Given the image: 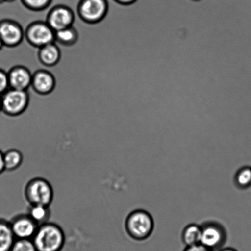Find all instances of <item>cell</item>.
I'll list each match as a JSON object with an SVG mask.
<instances>
[{"label":"cell","mask_w":251,"mask_h":251,"mask_svg":"<svg viewBox=\"0 0 251 251\" xmlns=\"http://www.w3.org/2000/svg\"><path fill=\"white\" fill-rule=\"evenodd\" d=\"M55 80L50 73L39 70L33 74L31 87L34 92L41 95L49 94L55 88Z\"/></svg>","instance_id":"cell-11"},{"label":"cell","mask_w":251,"mask_h":251,"mask_svg":"<svg viewBox=\"0 0 251 251\" xmlns=\"http://www.w3.org/2000/svg\"><path fill=\"white\" fill-rule=\"evenodd\" d=\"M234 183L238 189H247L251 186V167H241L236 172L234 176Z\"/></svg>","instance_id":"cell-17"},{"label":"cell","mask_w":251,"mask_h":251,"mask_svg":"<svg viewBox=\"0 0 251 251\" xmlns=\"http://www.w3.org/2000/svg\"><path fill=\"white\" fill-rule=\"evenodd\" d=\"M4 45L3 42H2L1 37H0V51L2 50V49L4 48Z\"/></svg>","instance_id":"cell-26"},{"label":"cell","mask_w":251,"mask_h":251,"mask_svg":"<svg viewBox=\"0 0 251 251\" xmlns=\"http://www.w3.org/2000/svg\"><path fill=\"white\" fill-rule=\"evenodd\" d=\"M108 6V0H78L77 9L83 21L96 23L104 18Z\"/></svg>","instance_id":"cell-7"},{"label":"cell","mask_w":251,"mask_h":251,"mask_svg":"<svg viewBox=\"0 0 251 251\" xmlns=\"http://www.w3.org/2000/svg\"><path fill=\"white\" fill-rule=\"evenodd\" d=\"M9 223L16 239L32 240L39 226L27 213L12 216Z\"/></svg>","instance_id":"cell-8"},{"label":"cell","mask_w":251,"mask_h":251,"mask_svg":"<svg viewBox=\"0 0 251 251\" xmlns=\"http://www.w3.org/2000/svg\"><path fill=\"white\" fill-rule=\"evenodd\" d=\"M55 40L54 43H58L63 45H72L77 39V33L73 26L56 31Z\"/></svg>","instance_id":"cell-18"},{"label":"cell","mask_w":251,"mask_h":251,"mask_svg":"<svg viewBox=\"0 0 251 251\" xmlns=\"http://www.w3.org/2000/svg\"><path fill=\"white\" fill-rule=\"evenodd\" d=\"M24 156L19 150L11 148L4 152L5 171L12 172L17 171L22 166Z\"/></svg>","instance_id":"cell-15"},{"label":"cell","mask_w":251,"mask_h":251,"mask_svg":"<svg viewBox=\"0 0 251 251\" xmlns=\"http://www.w3.org/2000/svg\"><path fill=\"white\" fill-rule=\"evenodd\" d=\"M24 195L29 205L50 206L54 199V191L50 182L41 177H36L26 183Z\"/></svg>","instance_id":"cell-3"},{"label":"cell","mask_w":251,"mask_h":251,"mask_svg":"<svg viewBox=\"0 0 251 251\" xmlns=\"http://www.w3.org/2000/svg\"><path fill=\"white\" fill-rule=\"evenodd\" d=\"M8 75L6 71L0 68V96L9 89Z\"/></svg>","instance_id":"cell-21"},{"label":"cell","mask_w":251,"mask_h":251,"mask_svg":"<svg viewBox=\"0 0 251 251\" xmlns=\"http://www.w3.org/2000/svg\"><path fill=\"white\" fill-rule=\"evenodd\" d=\"M0 37L4 46L12 48L23 41L25 31L17 22L9 19L0 20Z\"/></svg>","instance_id":"cell-9"},{"label":"cell","mask_w":251,"mask_h":251,"mask_svg":"<svg viewBox=\"0 0 251 251\" xmlns=\"http://www.w3.org/2000/svg\"><path fill=\"white\" fill-rule=\"evenodd\" d=\"M32 240L38 251H61L65 243L63 228L53 223L38 226Z\"/></svg>","instance_id":"cell-1"},{"label":"cell","mask_w":251,"mask_h":251,"mask_svg":"<svg viewBox=\"0 0 251 251\" xmlns=\"http://www.w3.org/2000/svg\"><path fill=\"white\" fill-rule=\"evenodd\" d=\"M16 240L9 221L0 220V251H11Z\"/></svg>","instance_id":"cell-14"},{"label":"cell","mask_w":251,"mask_h":251,"mask_svg":"<svg viewBox=\"0 0 251 251\" xmlns=\"http://www.w3.org/2000/svg\"><path fill=\"white\" fill-rule=\"evenodd\" d=\"M115 2L122 5H130L134 4L137 0H114Z\"/></svg>","instance_id":"cell-24"},{"label":"cell","mask_w":251,"mask_h":251,"mask_svg":"<svg viewBox=\"0 0 251 251\" xmlns=\"http://www.w3.org/2000/svg\"><path fill=\"white\" fill-rule=\"evenodd\" d=\"M27 214L38 226L49 223L51 218L50 206L29 205Z\"/></svg>","instance_id":"cell-16"},{"label":"cell","mask_w":251,"mask_h":251,"mask_svg":"<svg viewBox=\"0 0 251 251\" xmlns=\"http://www.w3.org/2000/svg\"><path fill=\"white\" fill-rule=\"evenodd\" d=\"M201 226V244L212 251L222 249L227 237L225 227L220 223L214 221H206Z\"/></svg>","instance_id":"cell-4"},{"label":"cell","mask_w":251,"mask_h":251,"mask_svg":"<svg viewBox=\"0 0 251 251\" xmlns=\"http://www.w3.org/2000/svg\"><path fill=\"white\" fill-rule=\"evenodd\" d=\"M2 112V98L1 96H0V113Z\"/></svg>","instance_id":"cell-27"},{"label":"cell","mask_w":251,"mask_h":251,"mask_svg":"<svg viewBox=\"0 0 251 251\" xmlns=\"http://www.w3.org/2000/svg\"><path fill=\"white\" fill-rule=\"evenodd\" d=\"M25 37L32 46L41 48L55 42V33L46 22H36L27 27Z\"/></svg>","instance_id":"cell-6"},{"label":"cell","mask_w":251,"mask_h":251,"mask_svg":"<svg viewBox=\"0 0 251 251\" xmlns=\"http://www.w3.org/2000/svg\"><path fill=\"white\" fill-rule=\"evenodd\" d=\"M10 251H38L31 239H16Z\"/></svg>","instance_id":"cell-20"},{"label":"cell","mask_w":251,"mask_h":251,"mask_svg":"<svg viewBox=\"0 0 251 251\" xmlns=\"http://www.w3.org/2000/svg\"><path fill=\"white\" fill-rule=\"evenodd\" d=\"M201 237V225L190 224L184 228L181 234L182 242L186 247L200 245Z\"/></svg>","instance_id":"cell-13"},{"label":"cell","mask_w":251,"mask_h":251,"mask_svg":"<svg viewBox=\"0 0 251 251\" xmlns=\"http://www.w3.org/2000/svg\"><path fill=\"white\" fill-rule=\"evenodd\" d=\"M5 172L4 152L0 150V174Z\"/></svg>","instance_id":"cell-23"},{"label":"cell","mask_w":251,"mask_h":251,"mask_svg":"<svg viewBox=\"0 0 251 251\" xmlns=\"http://www.w3.org/2000/svg\"><path fill=\"white\" fill-rule=\"evenodd\" d=\"M193 1H201V0H193Z\"/></svg>","instance_id":"cell-30"},{"label":"cell","mask_w":251,"mask_h":251,"mask_svg":"<svg viewBox=\"0 0 251 251\" xmlns=\"http://www.w3.org/2000/svg\"><path fill=\"white\" fill-rule=\"evenodd\" d=\"M38 56L42 65L53 66L60 60L61 52L60 49L55 43L39 48Z\"/></svg>","instance_id":"cell-12"},{"label":"cell","mask_w":251,"mask_h":251,"mask_svg":"<svg viewBox=\"0 0 251 251\" xmlns=\"http://www.w3.org/2000/svg\"><path fill=\"white\" fill-rule=\"evenodd\" d=\"M5 3L4 0H0V4H2Z\"/></svg>","instance_id":"cell-29"},{"label":"cell","mask_w":251,"mask_h":251,"mask_svg":"<svg viewBox=\"0 0 251 251\" xmlns=\"http://www.w3.org/2000/svg\"><path fill=\"white\" fill-rule=\"evenodd\" d=\"M5 2H7V3H12V2H14L17 0H4Z\"/></svg>","instance_id":"cell-28"},{"label":"cell","mask_w":251,"mask_h":251,"mask_svg":"<svg viewBox=\"0 0 251 251\" xmlns=\"http://www.w3.org/2000/svg\"><path fill=\"white\" fill-rule=\"evenodd\" d=\"M22 4L32 11L41 12L48 9L53 0H20Z\"/></svg>","instance_id":"cell-19"},{"label":"cell","mask_w":251,"mask_h":251,"mask_svg":"<svg viewBox=\"0 0 251 251\" xmlns=\"http://www.w3.org/2000/svg\"><path fill=\"white\" fill-rule=\"evenodd\" d=\"M218 251H239L233 248H223Z\"/></svg>","instance_id":"cell-25"},{"label":"cell","mask_w":251,"mask_h":251,"mask_svg":"<svg viewBox=\"0 0 251 251\" xmlns=\"http://www.w3.org/2000/svg\"><path fill=\"white\" fill-rule=\"evenodd\" d=\"M125 230L132 239L143 241L147 239L154 230V223L152 216L148 211L135 210L127 216Z\"/></svg>","instance_id":"cell-2"},{"label":"cell","mask_w":251,"mask_h":251,"mask_svg":"<svg viewBox=\"0 0 251 251\" xmlns=\"http://www.w3.org/2000/svg\"><path fill=\"white\" fill-rule=\"evenodd\" d=\"M183 251H212L208 249L204 246L200 245L193 246V247H186Z\"/></svg>","instance_id":"cell-22"},{"label":"cell","mask_w":251,"mask_h":251,"mask_svg":"<svg viewBox=\"0 0 251 251\" xmlns=\"http://www.w3.org/2000/svg\"><path fill=\"white\" fill-rule=\"evenodd\" d=\"M2 98V112L11 117L22 114L28 106L29 97L27 91L9 89L6 91Z\"/></svg>","instance_id":"cell-5"},{"label":"cell","mask_w":251,"mask_h":251,"mask_svg":"<svg viewBox=\"0 0 251 251\" xmlns=\"http://www.w3.org/2000/svg\"><path fill=\"white\" fill-rule=\"evenodd\" d=\"M10 88L27 91L31 87L33 75L24 66H16L7 73Z\"/></svg>","instance_id":"cell-10"}]
</instances>
